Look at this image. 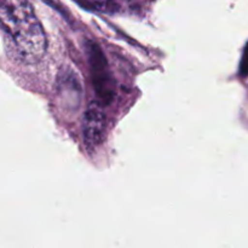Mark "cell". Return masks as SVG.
Listing matches in <instances>:
<instances>
[{"instance_id": "6da1fadb", "label": "cell", "mask_w": 248, "mask_h": 248, "mask_svg": "<svg viewBox=\"0 0 248 248\" xmlns=\"http://www.w3.org/2000/svg\"><path fill=\"white\" fill-rule=\"evenodd\" d=\"M1 28L24 63H36L46 52V35L28 0H0Z\"/></svg>"}, {"instance_id": "7a4b0ae2", "label": "cell", "mask_w": 248, "mask_h": 248, "mask_svg": "<svg viewBox=\"0 0 248 248\" xmlns=\"http://www.w3.org/2000/svg\"><path fill=\"white\" fill-rule=\"evenodd\" d=\"M90 64H91L92 80H93L96 93L98 94L101 101L109 103L114 97V89L109 77L106 58L96 45L90 47Z\"/></svg>"}, {"instance_id": "3957f363", "label": "cell", "mask_w": 248, "mask_h": 248, "mask_svg": "<svg viewBox=\"0 0 248 248\" xmlns=\"http://www.w3.org/2000/svg\"><path fill=\"white\" fill-rule=\"evenodd\" d=\"M106 115L98 103L92 102L82 119V137L87 147L94 148L102 143L106 133Z\"/></svg>"}, {"instance_id": "277c9868", "label": "cell", "mask_w": 248, "mask_h": 248, "mask_svg": "<svg viewBox=\"0 0 248 248\" xmlns=\"http://www.w3.org/2000/svg\"><path fill=\"white\" fill-rule=\"evenodd\" d=\"M58 94L68 109L79 108L80 103V82L73 70L67 69L61 74L58 81Z\"/></svg>"}, {"instance_id": "5b68a950", "label": "cell", "mask_w": 248, "mask_h": 248, "mask_svg": "<svg viewBox=\"0 0 248 248\" xmlns=\"http://www.w3.org/2000/svg\"><path fill=\"white\" fill-rule=\"evenodd\" d=\"M241 74H244L245 77L248 75V44L246 48H245L244 58H242V62H241Z\"/></svg>"}]
</instances>
